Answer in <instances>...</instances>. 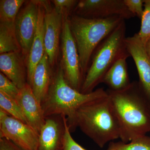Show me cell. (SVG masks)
<instances>
[{"mask_svg": "<svg viewBox=\"0 0 150 150\" xmlns=\"http://www.w3.org/2000/svg\"><path fill=\"white\" fill-rule=\"evenodd\" d=\"M106 91L119 124L121 142L129 143L150 132V102L139 81L132 82L123 90Z\"/></svg>", "mask_w": 150, "mask_h": 150, "instance_id": "cell-1", "label": "cell"}, {"mask_svg": "<svg viewBox=\"0 0 150 150\" xmlns=\"http://www.w3.org/2000/svg\"><path fill=\"white\" fill-rule=\"evenodd\" d=\"M79 127L99 147L120 139V127L108 96L79 108L74 117L71 132Z\"/></svg>", "mask_w": 150, "mask_h": 150, "instance_id": "cell-2", "label": "cell"}, {"mask_svg": "<svg viewBox=\"0 0 150 150\" xmlns=\"http://www.w3.org/2000/svg\"><path fill=\"white\" fill-rule=\"evenodd\" d=\"M108 96L103 88L97 89L88 93H83L73 88L66 81L61 66L54 73L50 88L41 103L45 117L54 115H64L70 129L75 112L83 105Z\"/></svg>", "mask_w": 150, "mask_h": 150, "instance_id": "cell-3", "label": "cell"}, {"mask_svg": "<svg viewBox=\"0 0 150 150\" xmlns=\"http://www.w3.org/2000/svg\"><path fill=\"white\" fill-rule=\"evenodd\" d=\"M123 20L119 16L94 19L73 14L69 17L70 29L76 44L84 78L97 48Z\"/></svg>", "mask_w": 150, "mask_h": 150, "instance_id": "cell-4", "label": "cell"}, {"mask_svg": "<svg viewBox=\"0 0 150 150\" xmlns=\"http://www.w3.org/2000/svg\"><path fill=\"white\" fill-rule=\"evenodd\" d=\"M126 25L123 20L100 44L94 53L81 92L88 93L102 83L105 75L118 59L130 57L125 43Z\"/></svg>", "mask_w": 150, "mask_h": 150, "instance_id": "cell-5", "label": "cell"}, {"mask_svg": "<svg viewBox=\"0 0 150 150\" xmlns=\"http://www.w3.org/2000/svg\"><path fill=\"white\" fill-rule=\"evenodd\" d=\"M62 16L61 67L67 82L73 88L81 92L84 77L81 69L79 56L76 44L70 29L69 17L66 15Z\"/></svg>", "mask_w": 150, "mask_h": 150, "instance_id": "cell-6", "label": "cell"}, {"mask_svg": "<svg viewBox=\"0 0 150 150\" xmlns=\"http://www.w3.org/2000/svg\"><path fill=\"white\" fill-rule=\"evenodd\" d=\"M39 134L27 123L0 109V138L25 150H37Z\"/></svg>", "mask_w": 150, "mask_h": 150, "instance_id": "cell-7", "label": "cell"}, {"mask_svg": "<svg viewBox=\"0 0 150 150\" xmlns=\"http://www.w3.org/2000/svg\"><path fill=\"white\" fill-rule=\"evenodd\" d=\"M74 13L76 15L88 18L119 16L125 20L135 17L128 9L123 0H81Z\"/></svg>", "mask_w": 150, "mask_h": 150, "instance_id": "cell-8", "label": "cell"}, {"mask_svg": "<svg viewBox=\"0 0 150 150\" xmlns=\"http://www.w3.org/2000/svg\"><path fill=\"white\" fill-rule=\"evenodd\" d=\"M39 7L38 1L26 2L15 21L17 37L25 61L37 29Z\"/></svg>", "mask_w": 150, "mask_h": 150, "instance_id": "cell-9", "label": "cell"}, {"mask_svg": "<svg viewBox=\"0 0 150 150\" xmlns=\"http://www.w3.org/2000/svg\"><path fill=\"white\" fill-rule=\"evenodd\" d=\"M45 9L44 15V44L45 53L51 67L55 64L59 51V40L62 32L63 16L49 2L41 1Z\"/></svg>", "mask_w": 150, "mask_h": 150, "instance_id": "cell-10", "label": "cell"}, {"mask_svg": "<svg viewBox=\"0 0 150 150\" xmlns=\"http://www.w3.org/2000/svg\"><path fill=\"white\" fill-rule=\"evenodd\" d=\"M125 43L137 67L139 78V83L150 102V57L146 45L137 33L133 36L126 37Z\"/></svg>", "mask_w": 150, "mask_h": 150, "instance_id": "cell-11", "label": "cell"}, {"mask_svg": "<svg viewBox=\"0 0 150 150\" xmlns=\"http://www.w3.org/2000/svg\"><path fill=\"white\" fill-rule=\"evenodd\" d=\"M67 121L64 115L46 117L39 133L37 150H64Z\"/></svg>", "mask_w": 150, "mask_h": 150, "instance_id": "cell-12", "label": "cell"}, {"mask_svg": "<svg viewBox=\"0 0 150 150\" xmlns=\"http://www.w3.org/2000/svg\"><path fill=\"white\" fill-rule=\"evenodd\" d=\"M16 100L20 105L26 119V123L39 134L46 122L41 103L27 83L21 89Z\"/></svg>", "mask_w": 150, "mask_h": 150, "instance_id": "cell-13", "label": "cell"}, {"mask_svg": "<svg viewBox=\"0 0 150 150\" xmlns=\"http://www.w3.org/2000/svg\"><path fill=\"white\" fill-rule=\"evenodd\" d=\"M21 52H11L0 55V70L19 89L28 83L27 68Z\"/></svg>", "mask_w": 150, "mask_h": 150, "instance_id": "cell-14", "label": "cell"}, {"mask_svg": "<svg viewBox=\"0 0 150 150\" xmlns=\"http://www.w3.org/2000/svg\"><path fill=\"white\" fill-rule=\"evenodd\" d=\"M38 3L39 7L37 29L25 61L27 68L28 83L30 86L35 67L45 53L44 39L45 9L41 1H38Z\"/></svg>", "mask_w": 150, "mask_h": 150, "instance_id": "cell-15", "label": "cell"}, {"mask_svg": "<svg viewBox=\"0 0 150 150\" xmlns=\"http://www.w3.org/2000/svg\"><path fill=\"white\" fill-rule=\"evenodd\" d=\"M51 66L45 53L33 73L31 86L35 97L41 103L46 96L53 78Z\"/></svg>", "mask_w": 150, "mask_h": 150, "instance_id": "cell-16", "label": "cell"}, {"mask_svg": "<svg viewBox=\"0 0 150 150\" xmlns=\"http://www.w3.org/2000/svg\"><path fill=\"white\" fill-rule=\"evenodd\" d=\"M127 57L118 59L105 75L102 83L112 91L123 90L131 84L127 68Z\"/></svg>", "mask_w": 150, "mask_h": 150, "instance_id": "cell-17", "label": "cell"}, {"mask_svg": "<svg viewBox=\"0 0 150 150\" xmlns=\"http://www.w3.org/2000/svg\"><path fill=\"white\" fill-rule=\"evenodd\" d=\"M21 52L15 22H0V53Z\"/></svg>", "mask_w": 150, "mask_h": 150, "instance_id": "cell-18", "label": "cell"}, {"mask_svg": "<svg viewBox=\"0 0 150 150\" xmlns=\"http://www.w3.org/2000/svg\"><path fill=\"white\" fill-rule=\"evenodd\" d=\"M26 1L1 0L0 22H15L19 10Z\"/></svg>", "mask_w": 150, "mask_h": 150, "instance_id": "cell-19", "label": "cell"}, {"mask_svg": "<svg viewBox=\"0 0 150 150\" xmlns=\"http://www.w3.org/2000/svg\"><path fill=\"white\" fill-rule=\"evenodd\" d=\"M107 150H150V137L141 136L127 143L111 142Z\"/></svg>", "mask_w": 150, "mask_h": 150, "instance_id": "cell-20", "label": "cell"}, {"mask_svg": "<svg viewBox=\"0 0 150 150\" xmlns=\"http://www.w3.org/2000/svg\"><path fill=\"white\" fill-rule=\"evenodd\" d=\"M0 109L14 118L26 123L23 112L16 99L1 91H0Z\"/></svg>", "mask_w": 150, "mask_h": 150, "instance_id": "cell-21", "label": "cell"}, {"mask_svg": "<svg viewBox=\"0 0 150 150\" xmlns=\"http://www.w3.org/2000/svg\"><path fill=\"white\" fill-rule=\"evenodd\" d=\"M144 13L141 19V28L138 35L146 45L150 40V0H144Z\"/></svg>", "mask_w": 150, "mask_h": 150, "instance_id": "cell-22", "label": "cell"}, {"mask_svg": "<svg viewBox=\"0 0 150 150\" xmlns=\"http://www.w3.org/2000/svg\"><path fill=\"white\" fill-rule=\"evenodd\" d=\"M20 89L2 73H0V91L16 99Z\"/></svg>", "mask_w": 150, "mask_h": 150, "instance_id": "cell-23", "label": "cell"}, {"mask_svg": "<svg viewBox=\"0 0 150 150\" xmlns=\"http://www.w3.org/2000/svg\"><path fill=\"white\" fill-rule=\"evenodd\" d=\"M54 8L59 13L63 16H69L79 1L76 0H54L51 1Z\"/></svg>", "mask_w": 150, "mask_h": 150, "instance_id": "cell-24", "label": "cell"}, {"mask_svg": "<svg viewBox=\"0 0 150 150\" xmlns=\"http://www.w3.org/2000/svg\"><path fill=\"white\" fill-rule=\"evenodd\" d=\"M125 5L134 16L141 20L144 13V0H123Z\"/></svg>", "mask_w": 150, "mask_h": 150, "instance_id": "cell-25", "label": "cell"}, {"mask_svg": "<svg viewBox=\"0 0 150 150\" xmlns=\"http://www.w3.org/2000/svg\"><path fill=\"white\" fill-rule=\"evenodd\" d=\"M64 150H87L78 144L72 137L67 120L66 123Z\"/></svg>", "mask_w": 150, "mask_h": 150, "instance_id": "cell-26", "label": "cell"}, {"mask_svg": "<svg viewBox=\"0 0 150 150\" xmlns=\"http://www.w3.org/2000/svg\"><path fill=\"white\" fill-rule=\"evenodd\" d=\"M0 150H25L16 146L11 141L0 138Z\"/></svg>", "mask_w": 150, "mask_h": 150, "instance_id": "cell-27", "label": "cell"}, {"mask_svg": "<svg viewBox=\"0 0 150 150\" xmlns=\"http://www.w3.org/2000/svg\"><path fill=\"white\" fill-rule=\"evenodd\" d=\"M146 49L147 51L148 54L150 57V40L148 41L146 44Z\"/></svg>", "mask_w": 150, "mask_h": 150, "instance_id": "cell-28", "label": "cell"}]
</instances>
